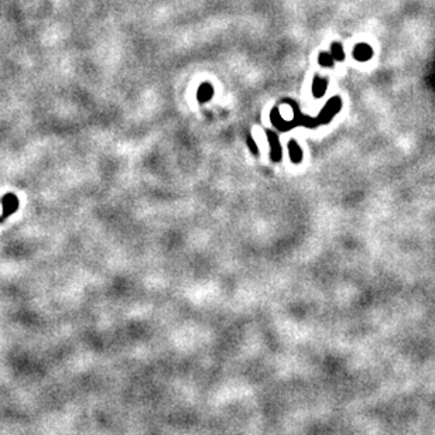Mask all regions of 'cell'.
<instances>
[{
  "label": "cell",
  "mask_w": 435,
  "mask_h": 435,
  "mask_svg": "<svg viewBox=\"0 0 435 435\" xmlns=\"http://www.w3.org/2000/svg\"><path fill=\"white\" fill-rule=\"evenodd\" d=\"M353 58L359 61V63H365V61H369L371 57H373V50L369 44H363L360 43L358 44L355 48H353Z\"/></svg>",
  "instance_id": "obj_4"
},
{
  "label": "cell",
  "mask_w": 435,
  "mask_h": 435,
  "mask_svg": "<svg viewBox=\"0 0 435 435\" xmlns=\"http://www.w3.org/2000/svg\"><path fill=\"white\" fill-rule=\"evenodd\" d=\"M326 88H328V78H322V77H314V81H312V96L315 99H321L325 92H326Z\"/></svg>",
  "instance_id": "obj_5"
},
{
  "label": "cell",
  "mask_w": 435,
  "mask_h": 435,
  "mask_svg": "<svg viewBox=\"0 0 435 435\" xmlns=\"http://www.w3.org/2000/svg\"><path fill=\"white\" fill-rule=\"evenodd\" d=\"M284 103H287V105H290V106L293 108L294 119H293V120H284L282 117V115H280L279 108L274 106V108L271 109V112H270V120H271L273 126L277 129V130H280V131H290V130H293L294 128H298V126H300V117H301L303 113L300 112V109H298V106L294 103V101H291V99H285Z\"/></svg>",
  "instance_id": "obj_1"
},
{
  "label": "cell",
  "mask_w": 435,
  "mask_h": 435,
  "mask_svg": "<svg viewBox=\"0 0 435 435\" xmlns=\"http://www.w3.org/2000/svg\"><path fill=\"white\" fill-rule=\"evenodd\" d=\"M300 126L307 129H315L318 128V126H321V125L317 117H311V116L308 115H301V117H300Z\"/></svg>",
  "instance_id": "obj_8"
},
{
  "label": "cell",
  "mask_w": 435,
  "mask_h": 435,
  "mask_svg": "<svg viewBox=\"0 0 435 435\" xmlns=\"http://www.w3.org/2000/svg\"><path fill=\"white\" fill-rule=\"evenodd\" d=\"M287 149H288V155H290L291 163L300 164L303 161V150H301L300 144L295 140H290L287 144Z\"/></svg>",
  "instance_id": "obj_7"
},
{
  "label": "cell",
  "mask_w": 435,
  "mask_h": 435,
  "mask_svg": "<svg viewBox=\"0 0 435 435\" xmlns=\"http://www.w3.org/2000/svg\"><path fill=\"white\" fill-rule=\"evenodd\" d=\"M318 64L325 66V68H333L335 65V60H333L331 52H320L318 55Z\"/></svg>",
  "instance_id": "obj_9"
},
{
  "label": "cell",
  "mask_w": 435,
  "mask_h": 435,
  "mask_svg": "<svg viewBox=\"0 0 435 435\" xmlns=\"http://www.w3.org/2000/svg\"><path fill=\"white\" fill-rule=\"evenodd\" d=\"M331 54H332L333 60L335 61H344L345 60V52H344V48L339 43H333L331 45Z\"/></svg>",
  "instance_id": "obj_10"
},
{
  "label": "cell",
  "mask_w": 435,
  "mask_h": 435,
  "mask_svg": "<svg viewBox=\"0 0 435 435\" xmlns=\"http://www.w3.org/2000/svg\"><path fill=\"white\" fill-rule=\"evenodd\" d=\"M214 93H215V89H214V87H212L209 82L201 84V87L198 88V92H196L198 102L199 103L209 102V101L214 98Z\"/></svg>",
  "instance_id": "obj_6"
},
{
  "label": "cell",
  "mask_w": 435,
  "mask_h": 435,
  "mask_svg": "<svg viewBox=\"0 0 435 435\" xmlns=\"http://www.w3.org/2000/svg\"><path fill=\"white\" fill-rule=\"evenodd\" d=\"M266 136H267V140H269L270 144V160L274 161V163L282 161L283 150L277 133H274L273 130H266Z\"/></svg>",
  "instance_id": "obj_3"
},
{
  "label": "cell",
  "mask_w": 435,
  "mask_h": 435,
  "mask_svg": "<svg viewBox=\"0 0 435 435\" xmlns=\"http://www.w3.org/2000/svg\"><path fill=\"white\" fill-rule=\"evenodd\" d=\"M247 146H249V149H250V152L257 155L259 154V149H257V144L255 143V140L252 139V136H247Z\"/></svg>",
  "instance_id": "obj_11"
},
{
  "label": "cell",
  "mask_w": 435,
  "mask_h": 435,
  "mask_svg": "<svg viewBox=\"0 0 435 435\" xmlns=\"http://www.w3.org/2000/svg\"><path fill=\"white\" fill-rule=\"evenodd\" d=\"M341 109H342V99L339 96L331 98L328 102L325 103V106L322 108V110L317 116L321 126H325L328 123H331V120L335 117V115L339 113Z\"/></svg>",
  "instance_id": "obj_2"
}]
</instances>
